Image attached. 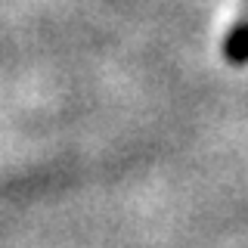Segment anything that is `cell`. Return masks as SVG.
I'll return each mask as SVG.
<instances>
[{"label":"cell","instance_id":"6da1fadb","mask_svg":"<svg viewBox=\"0 0 248 248\" xmlns=\"http://www.w3.org/2000/svg\"><path fill=\"white\" fill-rule=\"evenodd\" d=\"M223 56H227V62H232V65H245L248 62V0H245V10L239 16L236 28L230 31L227 44H223Z\"/></svg>","mask_w":248,"mask_h":248}]
</instances>
